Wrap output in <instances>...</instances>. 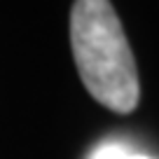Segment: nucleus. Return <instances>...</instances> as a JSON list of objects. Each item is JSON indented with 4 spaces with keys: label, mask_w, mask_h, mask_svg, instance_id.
<instances>
[{
    "label": "nucleus",
    "mask_w": 159,
    "mask_h": 159,
    "mask_svg": "<svg viewBox=\"0 0 159 159\" xmlns=\"http://www.w3.org/2000/svg\"><path fill=\"white\" fill-rule=\"evenodd\" d=\"M70 47L80 80L91 98H96L112 112H134L140 98L138 70L112 2H73Z\"/></svg>",
    "instance_id": "f257e3e1"
},
{
    "label": "nucleus",
    "mask_w": 159,
    "mask_h": 159,
    "mask_svg": "<svg viewBox=\"0 0 159 159\" xmlns=\"http://www.w3.org/2000/svg\"><path fill=\"white\" fill-rule=\"evenodd\" d=\"M91 159H150V157H143V154H134L129 152L126 148L117 143H105L91 154Z\"/></svg>",
    "instance_id": "f03ea898"
}]
</instances>
